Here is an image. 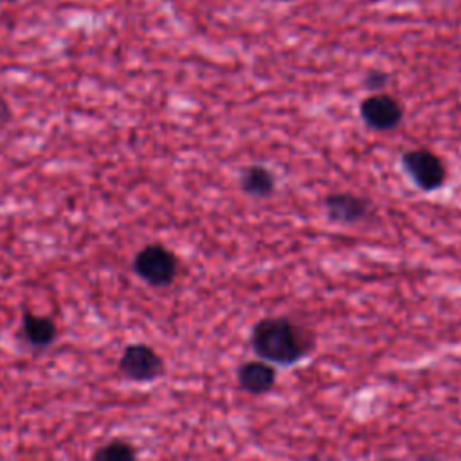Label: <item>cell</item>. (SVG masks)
Here are the masks:
<instances>
[{
  "mask_svg": "<svg viewBox=\"0 0 461 461\" xmlns=\"http://www.w3.org/2000/svg\"><path fill=\"white\" fill-rule=\"evenodd\" d=\"M312 335L283 315L259 319L250 331V348L254 355L272 366L290 367L304 360L313 351Z\"/></svg>",
  "mask_w": 461,
  "mask_h": 461,
  "instance_id": "obj_1",
  "label": "cell"
},
{
  "mask_svg": "<svg viewBox=\"0 0 461 461\" xmlns=\"http://www.w3.org/2000/svg\"><path fill=\"white\" fill-rule=\"evenodd\" d=\"M133 272L149 286H169L178 274V259L175 252L162 243L144 245L133 258Z\"/></svg>",
  "mask_w": 461,
  "mask_h": 461,
  "instance_id": "obj_2",
  "label": "cell"
},
{
  "mask_svg": "<svg viewBox=\"0 0 461 461\" xmlns=\"http://www.w3.org/2000/svg\"><path fill=\"white\" fill-rule=\"evenodd\" d=\"M119 371L139 384L155 382L166 371L164 358L144 342H131L128 344L119 358Z\"/></svg>",
  "mask_w": 461,
  "mask_h": 461,
  "instance_id": "obj_3",
  "label": "cell"
},
{
  "mask_svg": "<svg viewBox=\"0 0 461 461\" xmlns=\"http://www.w3.org/2000/svg\"><path fill=\"white\" fill-rule=\"evenodd\" d=\"M400 160L411 180L425 193L439 189L447 180V167L443 160L430 149H409L402 155Z\"/></svg>",
  "mask_w": 461,
  "mask_h": 461,
  "instance_id": "obj_4",
  "label": "cell"
},
{
  "mask_svg": "<svg viewBox=\"0 0 461 461\" xmlns=\"http://www.w3.org/2000/svg\"><path fill=\"white\" fill-rule=\"evenodd\" d=\"M358 112L364 124L376 131L394 130L403 119L402 103L396 97L382 92L362 99Z\"/></svg>",
  "mask_w": 461,
  "mask_h": 461,
  "instance_id": "obj_5",
  "label": "cell"
},
{
  "mask_svg": "<svg viewBox=\"0 0 461 461\" xmlns=\"http://www.w3.org/2000/svg\"><path fill=\"white\" fill-rule=\"evenodd\" d=\"M324 212L333 223L355 225L369 216L371 205L366 198L353 193H331L324 198Z\"/></svg>",
  "mask_w": 461,
  "mask_h": 461,
  "instance_id": "obj_6",
  "label": "cell"
},
{
  "mask_svg": "<svg viewBox=\"0 0 461 461\" xmlns=\"http://www.w3.org/2000/svg\"><path fill=\"white\" fill-rule=\"evenodd\" d=\"M236 378L243 391L250 394H267L276 385L277 373L276 367L268 362L249 360L238 367Z\"/></svg>",
  "mask_w": 461,
  "mask_h": 461,
  "instance_id": "obj_7",
  "label": "cell"
},
{
  "mask_svg": "<svg viewBox=\"0 0 461 461\" xmlns=\"http://www.w3.org/2000/svg\"><path fill=\"white\" fill-rule=\"evenodd\" d=\"M22 335L34 348H47L58 337L56 322L47 315L25 310L22 315Z\"/></svg>",
  "mask_w": 461,
  "mask_h": 461,
  "instance_id": "obj_8",
  "label": "cell"
},
{
  "mask_svg": "<svg viewBox=\"0 0 461 461\" xmlns=\"http://www.w3.org/2000/svg\"><path fill=\"white\" fill-rule=\"evenodd\" d=\"M238 182L241 191L254 198H267L276 191V175L261 164L247 166L241 171Z\"/></svg>",
  "mask_w": 461,
  "mask_h": 461,
  "instance_id": "obj_9",
  "label": "cell"
},
{
  "mask_svg": "<svg viewBox=\"0 0 461 461\" xmlns=\"http://www.w3.org/2000/svg\"><path fill=\"white\" fill-rule=\"evenodd\" d=\"M92 461H137V450L130 441L115 438L97 447Z\"/></svg>",
  "mask_w": 461,
  "mask_h": 461,
  "instance_id": "obj_10",
  "label": "cell"
},
{
  "mask_svg": "<svg viewBox=\"0 0 461 461\" xmlns=\"http://www.w3.org/2000/svg\"><path fill=\"white\" fill-rule=\"evenodd\" d=\"M387 81H389V76L384 70H378V68L369 70L364 77V85L367 86L369 92H375V94L382 92V88L387 85Z\"/></svg>",
  "mask_w": 461,
  "mask_h": 461,
  "instance_id": "obj_11",
  "label": "cell"
},
{
  "mask_svg": "<svg viewBox=\"0 0 461 461\" xmlns=\"http://www.w3.org/2000/svg\"><path fill=\"white\" fill-rule=\"evenodd\" d=\"M416 461H443V459L438 457V456H434V454H423V456L416 457Z\"/></svg>",
  "mask_w": 461,
  "mask_h": 461,
  "instance_id": "obj_12",
  "label": "cell"
},
{
  "mask_svg": "<svg viewBox=\"0 0 461 461\" xmlns=\"http://www.w3.org/2000/svg\"><path fill=\"white\" fill-rule=\"evenodd\" d=\"M301 461H322L321 457H317V456H306L304 459H301Z\"/></svg>",
  "mask_w": 461,
  "mask_h": 461,
  "instance_id": "obj_13",
  "label": "cell"
},
{
  "mask_svg": "<svg viewBox=\"0 0 461 461\" xmlns=\"http://www.w3.org/2000/svg\"><path fill=\"white\" fill-rule=\"evenodd\" d=\"M382 461H398V459H382Z\"/></svg>",
  "mask_w": 461,
  "mask_h": 461,
  "instance_id": "obj_14",
  "label": "cell"
}]
</instances>
